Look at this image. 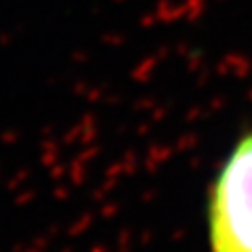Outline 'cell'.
Returning <instances> with one entry per match:
<instances>
[{"label":"cell","instance_id":"cell-1","mask_svg":"<svg viewBox=\"0 0 252 252\" xmlns=\"http://www.w3.org/2000/svg\"><path fill=\"white\" fill-rule=\"evenodd\" d=\"M208 227L212 252H252V135L240 141L220 170Z\"/></svg>","mask_w":252,"mask_h":252}]
</instances>
